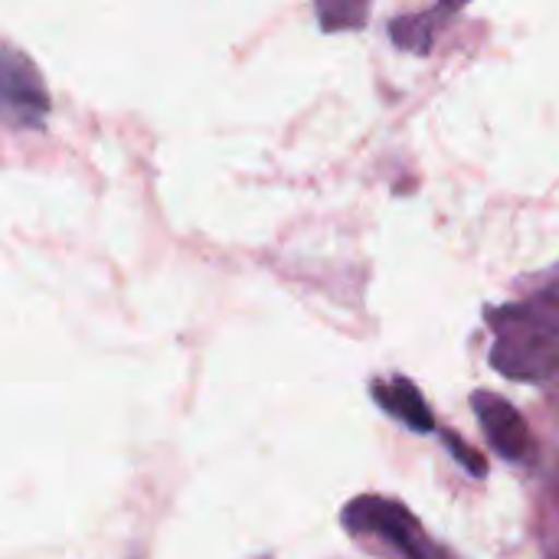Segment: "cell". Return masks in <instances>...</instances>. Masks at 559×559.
<instances>
[{
    "instance_id": "277c9868",
    "label": "cell",
    "mask_w": 559,
    "mask_h": 559,
    "mask_svg": "<svg viewBox=\"0 0 559 559\" xmlns=\"http://www.w3.org/2000/svg\"><path fill=\"white\" fill-rule=\"evenodd\" d=\"M475 403V413H478V423L485 426L488 432V442L495 445V452L508 462H531L534 455V439H531V429L524 423V416L498 393H488V390H478L472 396Z\"/></svg>"
},
{
    "instance_id": "52a82bcc",
    "label": "cell",
    "mask_w": 559,
    "mask_h": 559,
    "mask_svg": "<svg viewBox=\"0 0 559 559\" xmlns=\"http://www.w3.org/2000/svg\"><path fill=\"white\" fill-rule=\"evenodd\" d=\"M314 13L324 33H354L370 20V0H314Z\"/></svg>"
},
{
    "instance_id": "3957f363",
    "label": "cell",
    "mask_w": 559,
    "mask_h": 559,
    "mask_svg": "<svg viewBox=\"0 0 559 559\" xmlns=\"http://www.w3.org/2000/svg\"><path fill=\"white\" fill-rule=\"evenodd\" d=\"M52 98L36 62L10 43H0V124L13 131L43 128Z\"/></svg>"
},
{
    "instance_id": "9c48e42d",
    "label": "cell",
    "mask_w": 559,
    "mask_h": 559,
    "mask_svg": "<svg viewBox=\"0 0 559 559\" xmlns=\"http://www.w3.org/2000/svg\"><path fill=\"white\" fill-rule=\"evenodd\" d=\"M468 3H472V0H439V3L432 7V16L445 26V20H449V16H455V13H462Z\"/></svg>"
},
{
    "instance_id": "7a4b0ae2",
    "label": "cell",
    "mask_w": 559,
    "mask_h": 559,
    "mask_svg": "<svg viewBox=\"0 0 559 559\" xmlns=\"http://www.w3.org/2000/svg\"><path fill=\"white\" fill-rule=\"evenodd\" d=\"M344 524L357 537H377L400 559H452L439 544H432L423 524L396 501L386 498H357L344 511Z\"/></svg>"
},
{
    "instance_id": "5b68a950",
    "label": "cell",
    "mask_w": 559,
    "mask_h": 559,
    "mask_svg": "<svg viewBox=\"0 0 559 559\" xmlns=\"http://www.w3.org/2000/svg\"><path fill=\"white\" fill-rule=\"evenodd\" d=\"M373 400L393 416L400 419L403 426H409L413 432H432V413L419 393V386L406 377H393V380H383L373 386Z\"/></svg>"
},
{
    "instance_id": "6da1fadb",
    "label": "cell",
    "mask_w": 559,
    "mask_h": 559,
    "mask_svg": "<svg viewBox=\"0 0 559 559\" xmlns=\"http://www.w3.org/2000/svg\"><path fill=\"white\" fill-rule=\"evenodd\" d=\"M495 331L491 367L518 383H550L559 377V275L524 301L488 314Z\"/></svg>"
},
{
    "instance_id": "ba28073f",
    "label": "cell",
    "mask_w": 559,
    "mask_h": 559,
    "mask_svg": "<svg viewBox=\"0 0 559 559\" xmlns=\"http://www.w3.org/2000/svg\"><path fill=\"white\" fill-rule=\"evenodd\" d=\"M449 445H452V452H455V455H462L459 462H462V465H465L472 475H478V478H481V475L488 472V465H485V462H478V455H475V452H472L465 442H455V439H449Z\"/></svg>"
},
{
    "instance_id": "8992f818",
    "label": "cell",
    "mask_w": 559,
    "mask_h": 559,
    "mask_svg": "<svg viewBox=\"0 0 559 559\" xmlns=\"http://www.w3.org/2000/svg\"><path fill=\"white\" fill-rule=\"evenodd\" d=\"M439 29H442V23L432 16V10H426V13L396 16V20L390 23V39H393L400 49H406V52L426 56V52H432V43H436Z\"/></svg>"
}]
</instances>
